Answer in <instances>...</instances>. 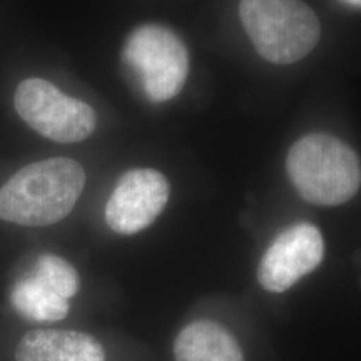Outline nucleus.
<instances>
[{
    "label": "nucleus",
    "mask_w": 361,
    "mask_h": 361,
    "mask_svg": "<svg viewBox=\"0 0 361 361\" xmlns=\"http://www.w3.org/2000/svg\"><path fill=\"white\" fill-rule=\"evenodd\" d=\"M126 64L137 72L152 102H166L184 87L189 72L186 45L178 35L157 24L141 25L124 47Z\"/></svg>",
    "instance_id": "nucleus-4"
},
{
    "label": "nucleus",
    "mask_w": 361,
    "mask_h": 361,
    "mask_svg": "<svg viewBox=\"0 0 361 361\" xmlns=\"http://www.w3.org/2000/svg\"><path fill=\"white\" fill-rule=\"evenodd\" d=\"M32 276L47 286L49 290L57 293L59 296L69 300L79 290V276L72 264L66 259L54 255L40 256Z\"/></svg>",
    "instance_id": "nucleus-11"
},
{
    "label": "nucleus",
    "mask_w": 361,
    "mask_h": 361,
    "mask_svg": "<svg viewBox=\"0 0 361 361\" xmlns=\"http://www.w3.org/2000/svg\"><path fill=\"white\" fill-rule=\"evenodd\" d=\"M343 2L348 4V6H351V7L361 8V0H343Z\"/></svg>",
    "instance_id": "nucleus-12"
},
{
    "label": "nucleus",
    "mask_w": 361,
    "mask_h": 361,
    "mask_svg": "<svg viewBox=\"0 0 361 361\" xmlns=\"http://www.w3.org/2000/svg\"><path fill=\"white\" fill-rule=\"evenodd\" d=\"M11 301L13 310L30 322L52 323L66 318L69 313V300L49 290L32 274L16 283L11 293Z\"/></svg>",
    "instance_id": "nucleus-10"
},
{
    "label": "nucleus",
    "mask_w": 361,
    "mask_h": 361,
    "mask_svg": "<svg viewBox=\"0 0 361 361\" xmlns=\"http://www.w3.org/2000/svg\"><path fill=\"white\" fill-rule=\"evenodd\" d=\"M17 114L54 142H80L94 133L96 112L89 104L62 94L44 79H25L13 96Z\"/></svg>",
    "instance_id": "nucleus-5"
},
{
    "label": "nucleus",
    "mask_w": 361,
    "mask_h": 361,
    "mask_svg": "<svg viewBox=\"0 0 361 361\" xmlns=\"http://www.w3.org/2000/svg\"><path fill=\"white\" fill-rule=\"evenodd\" d=\"M16 361H106L102 345L80 331L34 329L22 336Z\"/></svg>",
    "instance_id": "nucleus-8"
},
{
    "label": "nucleus",
    "mask_w": 361,
    "mask_h": 361,
    "mask_svg": "<svg viewBox=\"0 0 361 361\" xmlns=\"http://www.w3.org/2000/svg\"><path fill=\"white\" fill-rule=\"evenodd\" d=\"M286 171L298 194L318 206L350 201L361 184L356 152L335 135L322 133L308 134L293 144Z\"/></svg>",
    "instance_id": "nucleus-2"
},
{
    "label": "nucleus",
    "mask_w": 361,
    "mask_h": 361,
    "mask_svg": "<svg viewBox=\"0 0 361 361\" xmlns=\"http://www.w3.org/2000/svg\"><path fill=\"white\" fill-rule=\"evenodd\" d=\"M176 361H245L238 341L214 322H194L174 341Z\"/></svg>",
    "instance_id": "nucleus-9"
},
{
    "label": "nucleus",
    "mask_w": 361,
    "mask_h": 361,
    "mask_svg": "<svg viewBox=\"0 0 361 361\" xmlns=\"http://www.w3.org/2000/svg\"><path fill=\"white\" fill-rule=\"evenodd\" d=\"M323 255V236L316 226H291L264 252L258 268L259 284L269 293H284L318 268Z\"/></svg>",
    "instance_id": "nucleus-7"
},
{
    "label": "nucleus",
    "mask_w": 361,
    "mask_h": 361,
    "mask_svg": "<svg viewBox=\"0 0 361 361\" xmlns=\"http://www.w3.org/2000/svg\"><path fill=\"white\" fill-rule=\"evenodd\" d=\"M85 186L84 168L52 157L17 171L0 188V219L19 226H51L71 214Z\"/></svg>",
    "instance_id": "nucleus-1"
},
{
    "label": "nucleus",
    "mask_w": 361,
    "mask_h": 361,
    "mask_svg": "<svg viewBox=\"0 0 361 361\" xmlns=\"http://www.w3.org/2000/svg\"><path fill=\"white\" fill-rule=\"evenodd\" d=\"M169 200V183L154 169H133L119 179L106 204L112 231L135 234L157 219Z\"/></svg>",
    "instance_id": "nucleus-6"
},
{
    "label": "nucleus",
    "mask_w": 361,
    "mask_h": 361,
    "mask_svg": "<svg viewBox=\"0 0 361 361\" xmlns=\"http://www.w3.org/2000/svg\"><path fill=\"white\" fill-rule=\"evenodd\" d=\"M239 16L258 54L273 64H293L318 44L322 25L303 0H241Z\"/></svg>",
    "instance_id": "nucleus-3"
}]
</instances>
